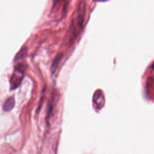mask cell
Instances as JSON below:
<instances>
[{"mask_svg":"<svg viewBox=\"0 0 154 154\" xmlns=\"http://www.w3.org/2000/svg\"><path fill=\"white\" fill-rule=\"evenodd\" d=\"M86 3L84 1H81L78 6V9L76 10V18L72 22L70 25V27L72 30H73L77 34V29L81 30L84 24V21L85 19V14H86Z\"/></svg>","mask_w":154,"mask_h":154,"instance_id":"cell-1","label":"cell"},{"mask_svg":"<svg viewBox=\"0 0 154 154\" xmlns=\"http://www.w3.org/2000/svg\"><path fill=\"white\" fill-rule=\"evenodd\" d=\"M24 78V72L23 70L19 68L16 67L11 76L10 80V89L15 90L18 88L21 84Z\"/></svg>","mask_w":154,"mask_h":154,"instance_id":"cell-2","label":"cell"},{"mask_svg":"<svg viewBox=\"0 0 154 154\" xmlns=\"http://www.w3.org/2000/svg\"><path fill=\"white\" fill-rule=\"evenodd\" d=\"M93 102L94 106L98 109H101L102 107L104 104V98L102 93L100 90H98L93 95Z\"/></svg>","mask_w":154,"mask_h":154,"instance_id":"cell-3","label":"cell"},{"mask_svg":"<svg viewBox=\"0 0 154 154\" xmlns=\"http://www.w3.org/2000/svg\"><path fill=\"white\" fill-rule=\"evenodd\" d=\"M15 99L13 96L9 97L6 101L4 102L3 108L4 111H11L15 107Z\"/></svg>","mask_w":154,"mask_h":154,"instance_id":"cell-4","label":"cell"},{"mask_svg":"<svg viewBox=\"0 0 154 154\" xmlns=\"http://www.w3.org/2000/svg\"><path fill=\"white\" fill-rule=\"evenodd\" d=\"M62 58H63V54L61 53H59L56 56L55 59L54 60V61L52 63L51 67V72L52 75H54L55 73V72H56V70L61 62V60H62Z\"/></svg>","mask_w":154,"mask_h":154,"instance_id":"cell-5","label":"cell"},{"mask_svg":"<svg viewBox=\"0 0 154 154\" xmlns=\"http://www.w3.org/2000/svg\"><path fill=\"white\" fill-rule=\"evenodd\" d=\"M26 54V49L25 48H23L18 53L16 54L15 60H19L21 58H22Z\"/></svg>","mask_w":154,"mask_h":154,"instance_id":"cell-6","label":"cell"},{"mask_svg":"<svg viewBox=\"0 0 154 154\" xmlns=\"http://www.w3.org/2000/svg\"><path fill=\"white\" fill-rule=\"evenodd\" d=\"M62 0H54V3H53V7H55L60 2H61Z\"/></svg>","mask_w":154,"mask_h":154,"instance_id":"cell-7","label":"cell"},{"mask_svg":"<svg viewBox=\"0 0 154 154\" xmlns=\"http://www.w3.org/2000/svg\"><path fill=\"white\" fill-rule=\"evenodd\" d=\"M152 67H153V69H154V63H153V65H152Z\"/></svg>","mask_w":154,"mask_h":154,"instance_id":"cell-8","label":"cell"}]
</instances>
